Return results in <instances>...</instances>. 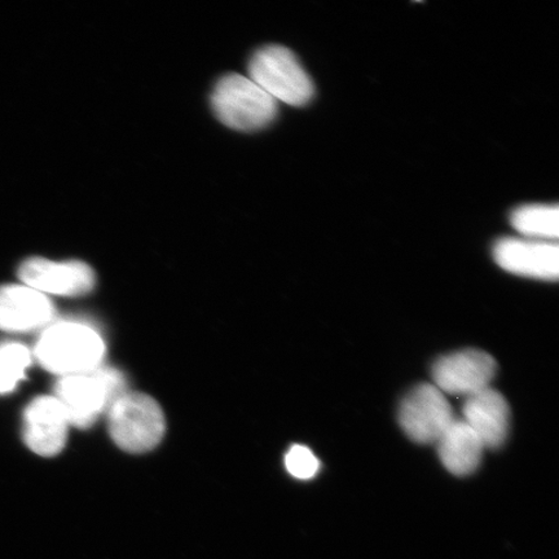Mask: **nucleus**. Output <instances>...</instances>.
<instances>
[{
  "instance_id": "obj_5",
  "label": "nucleus",
  "mask_w": 559,
  "mask_h": 559,
  "mask_svg": "<svg viewBox=\"0 0 559 559\" xmlns=\"http://www.w3.org/2000/svg\"><path fill=\"white\" fill-rule=\"evenodd\" d=\"M249 79L272 99L302 107L314 94L313 83L288 48L265 46L250 60Z\"/></svg>"
},
{
  "instance_id": "obj_12",
  "label": "nucleus",
  "mask_w": 559,
  "mask_h": 559,
  "mask_svg": "<svg viewBox=\"0 0 559 559\" xmlns=\"http://www.w3.org/2000/svg\"><path fill=\"white\" fill-rule=\"evenodd\" d=\"M464 421L479 437L485 449L496 450L504 444L509 432L510 408L499 391L487 388L466 397Z\"/></svg>"
},
{
  "instance_id": "obj_15",
  "label": "nucleus",
  "mask_w": 559,
  "mask_h": 559,
  "mask_svg": "<svg viewBox=\"0 0 559 559\" xmlns=\"http://www.w3.org/2000/svg\"><path fill=\"white\" fill-rule=\"evenodd\" d=\"M31 365L29 348L20 344L0 345V394L15 389Z\"/></svg>"
},
{
  "instance_id": "obj_14",
  "label": "nucleus",
  "mask_w": 559,
  "mask_h": 559,
  "mask_svg": "<svg viewBox=\"0 0 559 559\" xmlns=\"http://www.w3.org/2000/svg\"><path fill=\"white\" fill-rule=\"evenodd\" d=\"M512 226L524 239L557 241L559 236V209L557 205H527L514 210Z\"/></svg>"
},
{
  "instance_id": "obj_9",
  "label": "nucleus",
  "mask_w": 559,
  "mask_h": 559,
  "mask_svg": "<svg viewBox=\"0 0 559 559\" xmlns=\"http://www.w3.org/2000/svg\"><path fill=\"white\" fill-rule=\"evenodd\" d=\"M493 258L510 274L551 282L559 275V247L555 241L509 237L496 242Z\"/></svg>"
},
{
  "instance_id": "obj_3",
  "label": "nucleus",
  "mask_w": 559,
  "mask_h": 559,
  "mask_svg": "<svg viewBox=\"0 0 559 559\" xmlns=\"http://www.w3.org/2000/svg\"><path fill=\"white\" fill-rule=\"evenodd\" d=\"M107 414L110 437L126 452H148L164 438V412L148 395L126 391Z\"/></svg>"
},
{
  "instance_id": "obj_1",
  "label": "nucleus",
  "mask_w": 559,
  "mask_h": 559,
  "mask_svg": "<svg viewBox=\"0 0 559 559\" xmlns=\"http://www.w3.org/2000/svg\"><path fill=\"white\" fill-rule=\"evenodd\" d=\"M34 354L47 370L66 377L93 372L102 367L105 345L93 328L75 321H60L46 326Z\"/></svg>"
},
{
  "instance_id": "obj_11",
  "label": "nucleus",
  "mask_w": 559,
  "mask_h": 559,
  "mask_svg": "<svg viewBox=\"0 0 559 559\" xmlns=\"http://www.w3.org/2000/svg\"><path fill=\"white\" fill-rule=\"evenodd\" d=\"M50 298L26 285L0 286V330L31 332L51 324Z\"/></svg>"
},
{
  "instance_id": "obj_10",
  "label": "nucleus",
  "mask_w": 559,
  "mask_h": 559,
  "mask_svg": "<svg viewBox=\"0 0 559 559\" xmlns=\"http://www.w3.org/2000/svg\"><path fill=\"white\" fill-rule=\"evenodd\" d=\"M69 419L55 396L34 400L24 415V440L39 456H55L64 449Z\"/></svg>"
},
{
  "instance_id": "obj_6",
  "label": "nucleus",
  "mask_w": 559,
  "mask_h": 559,
  "mask_svg": "<svg viewBox=\"0 0 559 559\" xmlns=\"http://www.w3.org/2000/svg\"><path fill=\"white\" fill-rule=\"evenodd\" d=\"M453 421L451 404L435 384H417L402 401L400 424L414 442L437 443Z\"/></svg>"
},
{
  "instance_id": "obj_16",
  "label": "nucleus",
  "mask_w": 559,
  "mask_h": 559,
  "mask_svg": "<svg viewBox=\"0 0 559 559\" xmlns=\"http://www.w3.org/2000/svg\"><path fill=\"white\" fill-rule=\"evenodd\" d=\"M286 469L298 479H311L320 469L319 460L305 445L292 447L285 456Z\"/></svg>"
},
{
  "instance_id": "obj_7",
  "label": "nucleus",
  "mask_w": 559,
  "mask_h": 559,
  "mask_svg": "<svg viewBox=\"0 0 559 559\" xmlns=\"http://www.w3.org/2000/svg\"><path fill=\"white\" fill-rule=\"evenodd\" d=\"M495 374V359L477 348L444 355L432 366L435 386L443 394L466 397L489 388Z\"/></svg>"
},
{
  "instance_id": "obj_8",
  "label": "nucleus",
  "mask_w": 559,
  "mask_h": 559,
  "mask_svg": "<svg viewBox=\"0 0 559 559\" xmlns=\"http://www.w3.org/2000/svg\"><path fill=\"white\" fill-rule=\"evenodd\" d=\"M19 276L24 285L41 293L62 297L85 296L94 289L93 269L80 261L55 262L32 258L21 264Z\"/></svg>"
},
{
  "instance_id": "obj_4",
  "label": "nucleus",
  "mask_w": 559,
  "mask_h": 559,
  "mask_svg": "<svg viewBox=\"0 0 559 559\" xmlns=\"http://www.w3.org/2000/svg\"><path fill=\"white\" fill-rule=\"evenodd\" d=\"M212 104L221 122L239 131L261 130L277 116V102L240 74H228L216 83Z\"/></svg>"
},
{
  "instance_id": "obj_13",
  "label": "nucleus",
  "mask_w": 559,
  "mask_h": 559,
  "mask_svg": "<svg viewBox=\"0 0 559 559\" xmlns=\"http://www.w3.org/2000/svg\"><path fill=\"white\" fill-rule=\"evenodd\" d=\"M437 444L443 466L459 477L477 471L485 451V444L471 426L457 418H454Z\"/></svg>"
},
{
  "instance_id": "obj_2",
  "label": "nucleus",
  "mask_w": 559,
  "mask_h": 559,
  "mask_svg": "<svg viewBox=\"0 0 559 559\" xmlns=\"http://www.w3.org/2000/svg\"><path fill=\"white\" fill-rule=\"evenodd\" d=\"M126 393V380L117 369L99 367L93 372L66 376L56 384L58 400L75 428L86 429Z\"/></svg>"
}]
</instances>
